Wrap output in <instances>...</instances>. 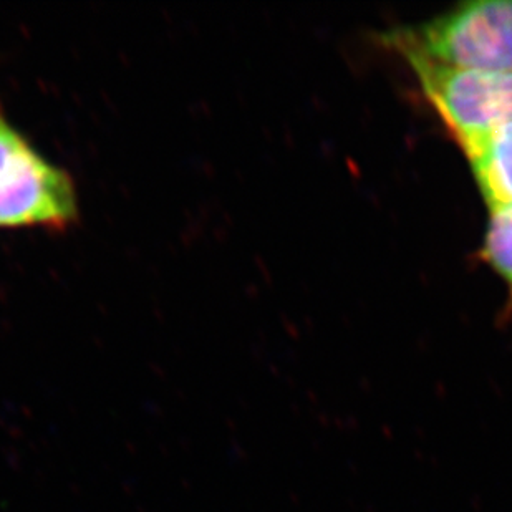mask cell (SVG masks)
<instances>
[{
	"label": "cell",
	"mask_w": 512,
	"mask_h": 512,
	"mask_svg": "<svg viewBox=\"0 0 512 512\" xmlns=\"http://www.w3.org/2000/svg\"><path fill=\"white\" fill-rule=\"evenodd\" d=\"M382 42L403 58L459 70L512 73V0L458 5L418 27L390 30Z\"/></svg>",
	"instance_id": "1"
},
{
	"label": "cell",
	"mask_w": 512,
	"mask_h": 512,
	"mask_svg": "<svg viewBox=\"0 0 512 512\" xmlns=\"http://www.w3.org/2000/svg\"><path fill=\"white\" fill-rule=\"evenodd\" d=\"M80 221L77 183L10 121L0 102V229L67 232Z\"/></svg>",
	"instance_id": "2"
},
{
	"label": "cell",
	"mask_w": 512,
	"mask_h": 512,
	"mask_svg": "<svg viewBox=\"0 0 512 512\" xmlns=\"http://www.w3.org/2000/svg\"><path fill=\"white\" fill-rule=\"evenodd\" d=\"M466 156L512 121V73L474 72L405 58Z\"/></svg>",
	"instance_id": "3"
},
{
	"label": "cell",
	"mask_w": 512,
	"mask_h": 512,
	"mask_svg": "<svg viewBox=\"0 0 512 512\" xmlns=\"http://www.w3.org/2000/svg\"><path fill=\"white\" fill-rule=\"evenodd\" d=\"M489 209L512 208V121L468 155Z\"/></svg>",
	"instance_id": "4"
},
{
	"label": "cell",
	"mask_w": 512,
	"mask_h": 512,
	"mask_svg": "<svg viewBox=\"0 0 512 512\" xmlns=\"http://www.w3.org/2000/svg\"><path fill=\"white\" fill-rule=\"evenodd\" d=\"M483 256L506 279L512 292V208L491 209Z\"/></svg>",
	"instance_id": "5"
}]
</instances>
